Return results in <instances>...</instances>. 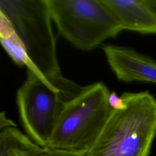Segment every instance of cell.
<instances>
[{
    "instance_id": "obj_10",
    "label": "cell",
    "mask_w": 156,
    "mask_h": 156,
    "mask_svg": "<svg viewBox=\"0 0 156 156\" xmlns=\"http://www.w3.org/2000/svg\"><path fill=\"white\" fill-rule=\"evenodd\" d=\"M83 153L72 151L44 147L33 156H83Z\"/></svg>"
},
{
    "instance_id": "obj_6",
    "label": "cell",
    "mask_w": 156,
    "mask_h": 156,
    "mask_svg": "<svg viewBox=\"0 0 156 156\" xmlns=\"http://www.w3.org/2000/svg\"><path fill=\"white\" fill-rule=\"evenodd\" d=\"M102 48L118 80L156 84V62L151 57L125 46L105 44Z\"/></svg>"
},
{
    "instance_id": "obj_11",
    "label": "cell",
    "mask_w": 156,
    "mask_h": 156,
    "mask_svg": "<svg viewBox=\"0 0 156 156\" xmlns=\"http://www.w3.org/2000/svg\"><path fill=\"white\" fill-rule=\"evenodd\" d=\"M108 101L110 106L115 110H122L126 108L127 105L121 96H119L115 91L110 93Z\"/></svg>"
},
{
    "instance_id": "obj_5",
    "label": "cell",
    "mask_w": 156,
    "mask_h": 156,
    "mask_svg": "<svg viewBox=\"0 0 156 156\" xmlns=\"http://www.w3.org/2000/svg\"><path fill=\"white\" fill-rule=\"evenodd\" d=\"M45 1L60 35L81 50H92L122 30L102 0Z\"/></svg>"
},
{
    "instance_id": "obj_3",
    "label": "cell",
    "mask_w": 156,
    "mask_h": 156,
    "mask_svg": "<svg viewBox=\"0 0 156 156\" xmlns=\"http://www.w3.org/2000/svg\"><path fill=\"white\" fill-rule=\"evenodd\" d=\"M83 88L63 75L46 80L27 69V78L17 91L16 104L24 128L36 144L48 146L64 106Z\"/></svg>"
},
{
    "instance_id": "obj_7",
    "label": "cell",
    "mask_w": 156,
    "mask_h": 156,
    "mask_svg": "<svg viewBox=\"0 0 156 156\" xmlns=\"http://www.w3.org/2000/svg\"><path fill=\"white\" fill-rule=\"evenodd\" d=\"M122 30L156 34V17L144 0H102Z\"/></svg>"
},
{
    "instance_id": "obj_4",
    "label": "cell",
    "mask_w": 156,
    "mask_h": 156,
    "mask_svg": "<svg viewBox=\"0 0 156 156\" xmlns=\"http://www.w3.org/2000/svg\"><path fill=\"white\" fill-rule=\"evenodd\" d=\"M0 14L9 21L42 77L52 80L62 75L45 0H1Z\"/></svg>"
},
{
    "instance_id": "obj_2",
    "label": "cell",
    "mask_w": 156,
    "mask_h": 156,
    "mask_svg": "<svg viewBox=\"0 0 156 156\" xmlns=\"http://www.w3.org/2000/svg\"><path fill=\"white\" fill-rule=\"evenodd\" d=\"M110 93L101 82L83 87L64 106L46 147L86 153L113 110L108 101Z\"/></svg>"
},
{
    "instance_id": "obj_13",
    "label": "cell",
    "mask_w": 156,
    "mask_h": 156,
    "mask_svg": "<svg viewBox=\"0 0 156 156\" xmlns=\"http://www.w3.org/2000/svg\"><path fill=\"white\" fill-rule=\"evenodd\" d=\"M146 5L156 17V0H144Z\"/></svg>"
},
{
    "instance_id": "obj_1",
    "label": "cell",
    "mask_w": 156,
    "mask_h": 156,
    "mask_svg": "<svg viewBox=\"0 0 156 156\" xmlns=\"http://www.w3.org/2000/svg\"><path fill=\"white\" fill-rule=\"evenodd\" d=\"M127 105L112 110L98 139L83 156H149L156 136V99L148 91L124 92Z\"/></svg>"
},
{
    "instance_id": "obj_8",
    "label": "cell",
    "mask_w": 156,
    "mask_h": 156,
    "mask_svg": "<svg viewBox=\"0 0 156 156\" xmlns=\"http://www.w3.org/2000/svg\"><path fill=\"white\" fill-rule=\"evenodd\" d=\"M0 41L2 46L11 59L19 66H26L38 77L49 80L41 76L29 57L26 48L13 28L2 15L0 14Z\"/></svg>"
},
{
    "instance_id": "obj_12",
    "label": "cell",
    "mask_w": 156,
    "mask_h": 156,
    "mask_svg": "<svg viewBox=\"0 0 156 156\" xmlns=\"http://www.w3.org/2000/svg\"><path fill=\"white\" fill-rule=\"evenodd\" d=\"M16 125L12 120L8 119L5 116V113L4 112H1L0 115V127L1 130L4 128L10 127H16Z\"/></svg>"
},
{
    "instance_id": "obj_9",
    "label": "cell",
    "mask_w": 156,
    "mask_h": 156,
    "mask_svg": "<svg viewBox=\"0 0 156 156\" xmlns=\"http://www.w3.org/2000/svg\"><path fill=\"white\" fill-rule=\"evenodd\" d=\"M42 147L16 127L1 130L0 156H33Z\"/></svg>"
}]
</instances>
